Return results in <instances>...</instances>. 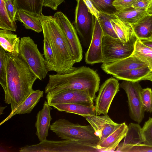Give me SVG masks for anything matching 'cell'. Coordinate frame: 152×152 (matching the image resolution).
<instances>
[{
    "instance_id": "cell-1",
    "label": "cell",
    "mask_w": 152,
    "mask_h": 152,
    "mask_svg": "<svg viewBox=\"0 0 152 152\" xmlns=\"http://www.w3.org/2000/svg\"><path fill=\"white\" fill-rule=\"evenodd\" d=\"M7 84L3 89L5 103L13 111L28 96L37 79L19 54L6 53Z\"/></svg>"
},
{
    "instance_id": "cell-2",
    "label": "cell",
    "mask_w": 152,
    "mask_h": 152,
    "mask_svg": "<svg viewBox=\"0 0 152 152\" xmlns=\"http://www.w3.org/2000/svg\"><path fill=\"white\" fill-rule=\"evenodd\" d=\"M38 17L42 24L44 38L50 43L54 54V62L48 72L62 74L74 70L76 63L70 46L53 17L42 14Z\"/></svg>"
},
{
    "instance_id": "cell-3",
    "label": "cell",
    "mask_w": 152,
    "mask_h": 152,
    "mask_svg": "<svg viewBox=\"0 0 152 152\" xmlns=\"http://www.w3.org/2000/svg\"><path fill=\"white\" fill-rule=\"evenodd\" d=\"M49 78L45 89L46 94L67 90L86 91L94 101L99 89L100 78L98 74L86 66L75 67L64 74L49 75Z\"/></svg>"
},
{
    "instance_id": "cell-4",
    "label": "cell",
    "mask_w": 152,
    "mask_h": 152,
    "mask_svg": "<svg viewBox=\"0 0 152 152\" xmlns=\"http://www.w3.org/2000/svg\"><path fill=\"white\" fill-rule=\"evenodd\" d=\"M50 129L64 140H79L96 145L99 141L90 125H82L64 119H59L51 125Z\"/></svg>"
},
{
    "instance_id": "cell-5",
    "label": "cell",
    "mask_w": 152,
    "mask_h": 152,
    "mask_svg": "<svg viewBox=\"0 0 152 152\" xmlns=\"http://www.w3.org/2000/svg\"><path fill=\"white\" fill-rule=\"evenodd\" d=\"M19 54L37 79L42 80L46 77L48 72L44 57L39 51L37 45L29 37L20 39Z\"/></svg>"
},
{
    "instance_id": "cell-6",
    "label": "cell",
    "mask_w": 152,
    "mask_h": 152,
    "mask_svg": "<svg viewBox=\"0 0 152 152\" xmlns=\"http://www.w3.org/2000/svg\"><path fill=\"white\" fill-rule=\"evenodd\" d=\"M137 38L134 34L126 43L119 39L103 36L102 40V50L104 63L113 62L132 55Z\"/></svg>"
},
{
    "instance_id": "cell-7",
    "label": "cell",
    "mask_w": 152,
    "mask_h": 152,
    "mask_svg": "<svg viewBox=\"0 0 152 152\" xmlns=\"http://www.w3.org/2000/svg\"><path fill=\"white\" fill-rule=\"evenodd\" d=\"M74 24L83 44L88 48L92 39L95 17L91 13L83 0H76Z\"/></svg>"
},
{
    "instance_id": "cell-8",
    "label": "cell",
    "mask_w": 152,
    "mask_h": 152,
    "mask_svg": "<svg viewBox=\"0 0 152 152\" xmlns=\"http://www.w3.org/2000/svg\"><path fill=\"white\" fill-rule=\"evenodd\" d=\"M120 87L125 91L128 98L129 115L131 118L140 123L144 118L145 110L141 97L142 88L138 82H133L123 80Z\"/></svg>"
},
{
    "instance_id": "cell-9",
    "label": "cell",
    "mask_w": 152,
    "mask_h": 152,
    "mask_svg": "<svg viewBox=\"0 0 152 152\" xmlns=\"http://www.w3.org/2000/svg\"><path fill=\"white\" fill-rule=\"evenodd\" d=\"M119 88L118 81L114 77L107 79L102 85L94 100L96 115L107 114L114 97L119 91Z\"/></svg>"
},
{
    "instance_id": "cell-10",
    "label": "cell",
    "mask_w": 152,
    "mask_h": 152,
    "mask_svg": "<svg viewBox=\"0 0 152 152\" xmlns=\"http://www.w3.org/2000/svg\"><path fill=\"white\" fill-rule=\"evenodd\" d=\"M46 98L48 104L52 105L60 104L80 103L94 105V100L88 92L83 90H67L55 93L48 92Z\"/></svg>"
},
{
    "instance_id": "cell-11",
    "label": "cell",
    "mask_w": 152,
    "mask_h": 152,
    "mask_svg": "<svg viewBox=\"0 0 152 152\" xmlns=\"http://www.w3.org/2000/svg\"><path fill=\"white\" fill-rule=\"evenodd\" d=\"M53 17L66 37L74 55L75 63L80 62L83 58V50L75 28L62 12H57Z\"/></svg>"
},
{
    "instance_id": "cell-12",
    "label": "cell",
    "mask_w": 152,
    "mask_h": 152,
    "mask_svg": "<svg viewBox=\"0 0 152 152\" xmlns=\"http://www.w3.org/2000/svg\"><path fill=\"white\" fill-rule=\"evenodd\" d=\"M103 36V32L99 21L95 18L92 39L85 54V61L87 64H93L103 63L102 44Z\"/></svg>"
},
{
    "instance_id": "cell-13",
    "label": "cell",
    "mask_w": 152,
    "mask_h": 152,
    "mask_svg": "<svg viewBox=\"0 0 152 152\" xmlns=\"http://www.w3.org/2000/svg\"><path fill=\"white\" fill-rule=\"evenodd\" d=\"M85 118L99 137V143L106 138L120 124L114 122L107 114L101 116L91 115Z\"/></svg>"
},
{
    "instance_id": "cell-14",
    "label": "cell",
    "mask_w": 152,
    "mask_h": 152,
    "mask_svg": "<svg viewBox=\"0 0 152 152\" xmlns=\"http://www.w3.org/2000/svg\"><path fill=\"white\" fill-rule=\"evenodd\" d=\"M147 66L144 62L131 55L113 62L102 63L101 67L106 73L113 76L125 71Z\"/></svg>"
},
{
    "instance_id": "cell-15",
    "label": "cell",
    "mask_w": 152,
    "mask_h": 152,
    "mask_svg": "<svg viewBox=\"0 0 152 152\" xmlns=\"http://www.w3.org/2000/svg\"><path fill=\"white\" fill-rule=\"evenodd\" d=\"M47 101L45 100L42 109L37 113L35 126L36 129V134L40 141L47 140L48 132L50 126V122L52 119L50 111L52 108Z\"/></svg>"
},
{
    "instance_id": "cell-16",
    "label": "cell",
    "mask_w": 152,
    "mask_h": 152,
    "mask_svg": "<svg viewBox=\"0 0 152 152\" xmlns=\"http://www.w3.org/2000/svg\"><path fill=\"white\" fill-rule=\"evenodd\" d=\"M128 129V126L125 123L120 124L111 133L98 144L97 149L100 151L114 150L125 137Z\"/></svg>"
},
{
    "instance_id": "cell-17",
    "label": "cell",
    "mask_w": 152,
    "mask_h": 152,
    "mask_svg": "<svg viewBox=\"0 0 152 152\" xmlns=\"http://www.w3.org/2000/svg\"><path fill=\"white\" fill-rule=\"evenodd\" d=\"M44 92L39 90H33L27 98L0 124L1 125L13 116L17 114L30 113L34 107L43 96Z\"/></svg>"
},
{
    "instance_id": "cell-18",
    "label": "cell",
    "mask_w": 152,
    "mask_h": 152,
    "mask_svg": "<svg viewBox=\"0 0 152 152\" xmlns=\"http://www.w3.org/2000/svg\"><path fill=\"white\" fill-rule=\"evenodd\" d=\"M20 40V37L11 31L0 29V46L6 52L19 54Z\"/></svg>"
},
{
    "instance_id": "cell-19",
    "label": "cell",
    "mask_w": 152,
    "mask_h": 152,
    "mask_svg": "<svg viewBox=\"0 0 152 152\" xmlns=\"http://www.w3.org/2000/svg\"><path fill=\"white\" fill-rule=\"evenodd\" d=\"M51 106L60 112L71 113L85 117L91 115H96L95 106L80 103L56 104Z\"/></svg>"
},
{
    "instance_id": "cell-20",
    "label": "cell",
    "mask_w": 152,
    "mask_h": 152,
    "mask_svg": "<svg viewBox=\"0 0 152 152\" xmlns=\"http://www.w3.org/2000/svg\"><path fill=\"white\" fill-rule=\"evenodd\" d=\"M111 23L118 38L123 43L127 42L134 33L132 25L112 14Z\"/></svg>"
},
{
    "instance_id": "cell-21",
    "label": "cell",
    "mask_w": 152,
    "mask_h": 152,
    "mask_svg": "<svg viewBox=\"0 0 152 152\" xmlns=\"http://www.w3.org/2000/svg\"><path fill=\"white\" fill-rule=\"evenodd\" d=\"M15 21L23 23L25 28L38 33L42 31V27L38 16H35L22 10H18L15 17Z\"/></svg>"
},
{
    "instance_id": "cell-22",
    "label": "cell",
    "mask_w": 152,
    "mask_h": 152,
    "mask_svg": "<svg viewBox=\"0 0 152 152\" xmlns=\"http://www.w3.org/2000/svg\"><path fill=\"white\" fill-rule=\"evenodd\" d=\"M152 73V71L147 66L125 71L113 76L119 80L136 82L145 80Z\"/></svg>"
},
{
    "instance_id": "cell-23",
    "label": "cell",
    "mask_w": 152,
    "mask_h": 152,
    "mask_svg": "<svg viewBox=\"0 0 152 152\" xmlns=\"http://www.w3.org/2000/svg\"><path fill=\"white\" fill-rule=\"evenodd\" d=\"M45 0H13L14 6L18 10H22L38 17L42 13Z\"/></svg>"
},
{
    "instance_id": "cell-24",
    "label": "cell",
    "mask_w": 152,
    "mask_h": 152,
    "mask_svg": "<svg viewBox=\"0 0 152 152\" xmlns=\"http://www.w3.org/2000/svg\"><path fill=\"white\" fill-rule=\"evenodd\" d=\"M114 15L120 19L131 25L136 23L148 15L145 9L133 8L118 11Z\"/></svg>"
},
{
    "instance_id": "cell-25",
    "label": "cell",
    "mask_w": 152,
    "mask_h": 152,
    "mask_svg": "<svg viewBox=\"0 0 152 152\" xmlns=\"http://www.w3.org/2000/svg\"><path fill=\"white\" fill-rule=\"evenodd\" d=\"M134 34L138 39L151 38L152 35V15H148L136 24L132 25Z\"/></svg>"
},
{
    "instance_id": "cell-26",
    "label": "cell",
    "mask_w": 152,
    "mask_h": 152,
    "mask_svg": "<svg viewBox=\"0 0 152 152\" xmlns=\"http://www.w3.org/2000/svg\"><path fill=\"white\" fill-rule=\"evenodd\" d=\"M124 138L123 142L121 143L123 145H132L143 143L142 128L139 123H131L129 124Z\"/></svg>"
},
{
    "instance_id": "cell-27",
    "label": "cell",
    "mask_w": 152,
    "mask_h": 152,
    "mask_svg": "<svg viewBox=\"0 0 152 152\" xmlns=\"http://www.w3.org/2000/svg\"><path fill=\"white\" fill-rule=\"evenodd\" d=\"M132 55L145 63L152 71V48L144 45L137 39Z\"/></svg>"
},
{
    "instance_id": "cell-28",
    "label": "cell",
    "mask_w": 152,
    "mask_h": 152,
    "mask_svg": "<svg viewBox=\"0 0 152 152\" xmlns=\"http://www.w3.org/2000/svg\"><path fill=\"white\" fill-rule=\"evenodd\" d=\"M112 14L100 12L97 19L102 30L104 36L119 39L111 23Z\"/></svg>"
},
{
    "instance_id": "cell-29",
    "label": "cell",
    "mask_w": 152,
    "mask_h": 152,
    "mask_svg": "<svg viewBox=\"0 0 152 152\" xmlns=\"http://www.w3.org/2000/svg\"><path fill=\"white\" fill-rule=\"evenodd\" d=\"M0 28L1 29L15 31L16 23L11 20L7 11L4 0H0Z\"/></svg>"
},
{
    "instance_id": "cell-30",
    "label": "cell",
    "mask_w": 152,
    "mask_h": 152,
    "mask_svg": "<svg viewBox=\"0 0 152 152\" xmlns=\"http://www.w3.org/2000/svg\"><path fill=\"white\" fill-rule=\"evenodd\" d=\"M115 0H91L94 5L99 12L114 14L118 11L113 5Z\"/></svg>"
},
{
    "instance_id": "cell-31",
    "label": "cell",
    "mask_w": 152,
    "mask_h": 152,
    "mask_svg": "<svg viewBox=\"0 0 152 152\" xmlns=\"http://www.w3.org/2000/svg\"><path fill=\"white\" fill-rule=\"evenodd\" d=\"M114 151L122 152H152V146L144 143L132 145H124L120 143Z\"/></svg>"
},
{
    "instance_id": "cell-32",
    "label": "cell",
    "mask_w": 152,
    "mask_h": 152,
    "mask_svg": "<svg viewBox=\"0 0 152 152\" xmlns=\"http://www.w3.org/2000/svg\"><path fill=\"white\" fill-rule=\"evenodd\" d=\"M6 53L0 46V83L3 89L7 84Z\"/></svg>"
},
{
    "instance_id": "cell-33",
    "label": "cell",
    "mask_w": 152,
    "mask_h": 152,
    "mask_svg": "<svg viewBox=\"0 0 152 152\" xmlns=\"http://www.w3.org/2000/svg\"><path fill=\"white\" fill-rule=\"evenodd\" d=\"M142 104L145 111L152 112V90L147 88L142 89L141 92Z\"/></svg>"
},
{
    "instance_id": "cell-34",
    "label": "cell",
    "mask_w": 152,
    "mask_h": 152,
    "mask_svg": "<svg viewBox=\"0 0 152 152\" xmlns=\"http://www.w3.org/2000/svg\"><path fill=\"white\" fill-rule=\"evenodd\" d=\"M43 54L45 60L47 71L52 66L54 62V56L53 50L49 42L45 39H43Z\"/></svg>"
},
{
    "instance_id": "cell-35",
    "label": "cell",
    "mask_w": 152,
    "mask_h": 152,
    "mask_svg": "<svg viewBox=\"0 0 152 152\" xmlns=\"http://www.w3.org/2000/svg\"><path fill=\"white\" fill-rule=\"evenodd\" d=\"M143 143L152 146V117L145 122L142 128Z\"/></svg>"
},
{
    "instance_id": "cell-36",
    "label": "cell",
    "mask_w": 152,
    "mask_h": 152,
    "mask_svg": "<svg viewBox=\"0 0 152 152\" xmlns=\"http://www.w3.org/2000/svg\"><path fill=\"white\" fill-rule=\"evenodd\" d=\"M136 0H115L113 5L117 11L122 10L132 7Z\"/></svg>"
},
{
    "instance_id": "cell-37",
    "label": "cell",
    "mask_w": 152,
    "mask_h": 152,
    "mask_svg": "<svg viewBox=\"0 0 152 152\" xmlns=\"http://www.w3.org/2000/svg\"><path fill=\"white\" fill-rule=\"evenodd\" d=\"M5 4L11 20L13 22L16 23L15 17L17 10L14 6L13 0H7L5 1Z\"/></svg>"
},
{
    "instance_id": "cell-38",
    "label": "cell",
    "mask_w": 152,
    "mask_h": 152,
    "mask_svg": "<svg viewBox=\"0 0 152 152\" xmlns=\"http://www.w3.org/2000/svg\"><path fill=\"white\" fill-rule=\"evenodd\" d=\"M87 7L89 12L97 19L100 12L95 8L91 0H83Z\"/></svg>"
},
{
    "instance_id": "cell-39",
    "label": "cell",
    "mask_w": 152,
    "mask_h": 152,
    "mask_svg": "<svg viewBox=\"0 0 152 152\" xmlns=\"http://www.w3.org/2000/svg\"><path fill=\"white\" fill-rule=\"evenodd\" d=\"M151 0H136L132 6L133 8L147 10Z\"/></svg>"
},
{
    "instance_id": "cell-40",
    "label": "cell",
    "mask_w": 152,
    "mask_h": 152,
    "mask_svg": "<svg viewBox=\"0 0 152 152\" xmlns=\"http://www.w3.org/2000/svg\"><path fill=\"white\" fill-rule=\"evenodd\" d=\"M65 0H45L43 6L48 7L53 10H56L58 7Z\"/></svg>"
},
{
    "instance_id": "cell-41",
    "label": "cell",
    "mask_w": 152,
    "mask_h": 152,
    "mask_svg": "<svg viewBox=\"0 0 152 152\" xmlns=\"http://www.w3.org/2000/svg\"><path fill=\"white\" fill-rule=\"evenodd\" d=\"M140 39L143 44L152 48V38Z\"/></svg>"
},
{
    "instance_id": "cell-42",
    "label": "cell",
    "mask_w": 152,
    "mask_h": 152,
    "mask_svg": "<svg viewBox=\"0 0 152 152\" xmlns=\"http://www.w3.org/2000/svg\"><path fill=\"white\" fill-rule=\"evenodd\" d=\"M146 11L148 15H152V0H151L148 7L146 10Z\"/></svg>"
},
{
    "instance_id": "cell-43",
    "label": "cell",
    "mask_w": 152,
    "mask_h": 152,
    "mask_svg": "<svg viewBox=\"0 0 152 152\" xmlns=\"http://www.w3.org/2000/svg\"><path fill=\"white\" fill-rule=\"evenodd\" d=\"M145 80H150L152 83V73L147 77Z\"/></svg>"
},
{
    "instance_id": "cell-44",
    "label": "cell",
    "mask_w": 152,
    "mask_h": 152,
    "mask_svg": "<svg viewBox=\"0 0 152 152\" xmlns=\"http://www.w3.org/2000/svg\"><path fill=\"white\" fill-rule=\"evenodd\" d=\"M7 106L4 107H0V114L1 115L3 113L4 110L6 107Z\"/></svg>"
},
{
    "instance_id": "cell-45",
    "label": "cell",
    "mask_w": 152,
    "mask_h": 152,
    "mask_svg": "<svg viewBox=\"0 0 152 152\" xmlns=\"http://www.w3.org/2000/svg\"><path fill=\"white\" fill-rule=\"evenodd\" d=\"M4 0V1H7V0Z\"/></svg>"
},
{
    "instance_id": "cell-46",
    "label": "cell",
    "mask_w": 152,
    "mask_h": 152,
    "mask_svg": "<svg viewBox=\"0 0 152 152\" xmlns=\"http://www.w3.org/2000/svg\"><path fill=\"white\" fill-rule=\"evenodd\" d=\"M151 38H152V36H151Z\"/></svg>"
}]
</instances>
